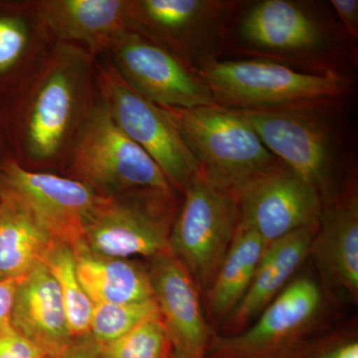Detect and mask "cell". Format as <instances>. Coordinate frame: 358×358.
<instances>
[{"label":"cell","mask_w":358,"mask_h":358,"mask_svg":"<svg viewBox=\"0 0 358 358\" xmlns=\"http://www.w3.org/2000/svg\"><path fill=\"white\" fill-rule=\"evenodd\" d=\"M89 71L88 54L78 47L54 51L33 92L9 109L13 150L36 162L61 154L79 122Z\"/></svg>","instance_id":"cell-1"},{"label":"cell","mask_w":358,"mask_h":358,"mask_svg":"<svg viewBox=\"0 0 358 358\" xmlns=\"http://www.w3.org/2000/svg\"><path fill=\"white\" fill-rule=\"evenodd\" d=\"M338 105L329 100L237 110L278 159L320 192L324 205L338 194L334 185L345 157Z\"/></svg>","instance_id":"cell-2"},{"label":"cell","mask_w":358,"mask_h":358,"mask_svg":"<svg viewBox=\"0 0 358 358\" xmlns=\"http://www.w3.org/2000/svg\"><path fill=\"white\" fill-rule=\"evenodd\" d=\"M219 106L235 110H268L320 101L341 100L350 81L341 72L324 74L264 60L218 59L196 71Z\"/></svg>","instance_id":"cell-3"},{"label":"cell","mask_w":358,"mask_h":358,"mask_svg":"<svg viewBox=\"0 0 358 358\" xmlns=\"http://www.w3.org/2000/svg\"><path fill=\"white\" fill-rule=\"evenodd\" d=\"M211 185L234 193L280 162L237 110L215 105L192 109L162 107Z\"/></svg>","instance_id":"cell-4"},{"label":"cell","mask_w":358,"mask_h":358,"mask_svg":"<svg viewBox=\"0 0 358 358\" xmlns=\"http://www.w3.org/2000/svg\"><path fill=\"white\" fill-rule=\"evenodd\" d=\"M234 28V46L245 53L305 65L317 74L338 72L334 68L331 27L306 3L256 2L239 16Z\"/></svg>","instance_id":"cell-5"},{"label":"cell","mask_w":358,"mask_h":358,"mask_svg":"<svg viewBox=\"0 0 358 358\" xmlns=\"http://www.w3.org/2000/svg\"><path fill=\"white\" fill-rule=\"evenodd\" d=\"M178 210L173 192L100 195L85 218L82 241L99 255L150 259L171 251L169 235Z\"/></svg>","instance_id":"cell-6"},{"label":"cell","mask_w":358,"mask_h":358,"mask_svg":"<svg viewBox=\"0 0 358 358\" xmlns=\"http://www.w3.org/2000/svg\"><path fill=\"white\" fill-rule=\"evenodd\" d=\"M326 301L310 275L296 278L264 308L252 326L235 334H212L205 358H289L322 324Z\"/></svg>","instance_id":"cell-7"},{"label":"cell","mask_w":358,"mask_h":358,"mask_svg":"<svg viewBox=\"0 0 358 358\" xmlns=\"http://www.w3.org/2000/svg\"><path fill=\"white\" fill-rule=\"evenodd\" d=\"M183 195L171 226L169 250L206 294L239 225V207L232 193L211 185L200 173Z\"/></svg>","instance_id":"cell-8"},{"label":"cell","mask_w":358,"mask_h":358,"mask_svg":"<svg viewBox=\"0 0 358 358\" xmlns=\"http://www.w3.org/2000/svg\"><path fill=\"white\" fill-rule=\"evenodd\" d=\"M73 169L78 180L102 196L140 189L173 192L155 160L119 128L100 100L78 134Z\"/></svg>","instance_id":"cell-9"},{"label":"cell","mask_w":358,"mask_h":358,"mask_svg":"<svg viewBox=\"0 0 358 358\" xmlns=\"http://www.w3.org/2000/svg\"><path fill=\"white\" fill-rule=\"evenodd\" d=\"M237 6L224 0H136L131 1V29L196 72L217 59Z\"/></svg>","instance_id":"cell-10"},{"label":"cell","mask_w":358,"mask_h":358,"mask_svg":"<svg viewBox=\"0 0 358 358\" xmlns=\"http://www.w3.org/2000/svg\"><path fill=\"white\" fill-rule=\"evenodd\" d=\"M99 100L119 128L159 166L173 186L183 192L200 173L199 162L166 110L133 88L107 64L96 75Z\"/></svg>","instance_id":"cell-11"},{"label":"cell","mask_w":358,"mask_h":358,"mask_svg":"<svg viewBox=\"0 0 358 358\" xmlns=\"http://www.w3.org/2000/svg\"><path fill=\"white\" fill-rule=\"evenodd\" d=\"M109 49L122 79L155 105L178 109L215 105L196 72L141 33L127 30Z\"/></svg>","instance_id":"cell-12"},{"label":"cell","mask_w":358,"mask_h":358,"mask_svg":"<svg viewBox=\"0 0 358 358\" xmlns=\"http://www.w3.org/2000/svg\"><path fill=\"white\" fill-rule=\"evenodd\" d=\"M240 222L266 244L294 231L319 226L324 209L320 192L280 160L234 193Z\"/></svg>","instance_id":"cell-13"},{"label":"cell","mask_w":358,"mask_h":358,"mask_svg":"<svg viewBox=\"0 0 358 358\" xmlns=\"http://www.w3.org/2000/svg\"><path fill=\"white\" fill-rule=\"evenodd\" d=\"M0 186L22 200L57 243L70 247L83 240L85 218L100 197L82 181L29 171L15 159L0 171Z\"/></svg>","instance_id":"cell-14"},{"label":"cell","mask_w":358,"mask_h":358,"mask_svg":"<svg viewBox=\"0 0 358 358\" xmlns=\"http://www.w3.org/2000/svg\"><path fill=\"white\" fill-rule=\"evenodd\" d=\"M148 260L154 300L173 352L180 358H205L214 331L192 275L171 251Z\"/></svg>","instance_id":"cell-15"},{"label":"cell","mask_w":358,"mask_h":358,"mask_svg":"<svg viewBox=\"0 0 358 358\" xmlns=\"http://www.w3.org/2000/svg\"><path fill=\"white\" fill-rule=\"evenodd\" d=\"M308 255L331 293L357 301L358 194L353 183L324 205Z\"/></svg>","instance_id":"cell-16"},{"label":"cell","mask_w":358,"mask_h":358,"mask_svg":"<svg viewBox=\"0 0 358 358\" xmlns=\"http://www.w3.org/2000/svg\"><path fill=\"white\" fill-rule=\"evenodd\" d=\"M10 322L45 358L55 357L74 339L58 282L43 262L18 282Z\"/></svg>","instance_id":"cell-17"},{"label":"cell","mask_w":358,"mask_h":358,"mask_svg":"<svg viewBox=\"0 0 358 358\" xmlns=\"http://www.w3.org/2000/svg\"><path fill=\"white\" fill-rule=\"evenodd\" d=\"M128 0H47L35 8L45 28L66 42H81L93 52L109 49L131 29Z\"/></svg>","instance_id":"cell-18"},{"label":"cell","mask_w":358,"mask_h":358,"mask_svg":"<svg viewBox=\"0 0 358 358\" xmlns=\"http://www.w3.org/2000/svg\"><path fill=\"white\" fill-rule=\"evenodd\" d=\"M317 228H303L267 245L248 291L229 317L222 322L225 336L243 331L286 288L289 280L310 253Z\"/></svg>","instance_id":"cell-19"},{"label":"cell","mask_w":358,"mask_h":358,"mask_svg":"<svg viewBox=\"0 0 358 358\" xmlns=\"http://www.w3.org/2000/svg\"><path fill=\"white\" fill-rule=\"evenodd\" d=\"M56 243L29 207L0 186V281L22 279Z\"/></svg>","instance_id":"cell-20"},{"label":"cell","mask_w":358,"mask_h":358,"mask_svg":"<svg viewBox=\"0 0 358 358\" xmlns=\"http://www.w3.org/2000/svg\"><path fill=\"white\" fill-rule=\"evenodd\" d=\"M78 278L93 303L154 300L148 266L131 259L99 255L83 241L72 247Z\"/></svg>","instance_id":"cell-21"},{"label":"cell","mask_w":358,"mask_h":358,"mask_svg":"<svg viewBox=\"0 0 358 358\" xmlns=\"http://www.w3.org/2000/svg\"><path fill=\"white\" fill-rule=\"evenodd\" d=\"M267 244L258 233L240 222L210 289L205 294L207 320L222 324L248 291Z\"/></svg>","instance_id":"cell-22"},{"label":"cell","mask_w":358,"mask_h":358,"mask_svg":"<svg viewBox=\"0 0 358 358\" xmlns=\"http://www.w3.org/2000/svg\"><path fill=\"white\" fill-rule=\"evenodd\" d=\"M29 6L0 1V103L10 109L25 87L32 49Z\"/></svg>","instance_id":"cell-23"},{"label":"cell","mask_w":358,"mask_h":358,"mask_svg":"<svg viewBox=\"0 0 358 358\" xmlns=\"http://www.w3.org/2000/svg\"><path fill=\"white\" fill-rule=\"evenodd\" d=\"M43 263L58 282L73 338L89 336L94 303L78 278L72 247L56 243Z\"/></svg>","instance_id":"cell-24"},{"label":"cell","mask_w":358,"mask_h":358,"mask_svg":"<svg viewBox=\"0 0 358 358\" xmlns=\"http://www.w3.org/2000/svg\"><path fill=\"white\" fill-rule=\"evenodd\" d=\"M159 315L155 300L141 303H94L90 334L101 348Z\"/></svg>","instance_id":"cell-25"},{"label":"cell","mask_w":358,"mask_h":358,"mask_svg":"<svg viewBox=\"0 0 358 358\" xmlns=\"http://www.w3.org/2000/svg\"><path fill=\"white\" fill-rule=\"evenodd\" d=\"M173 346L159 315L102 348V358H169Z\"/></svg>","instance_id":"cell-26"},{"label":"cell","mask_w":358,"mask_h":358,"mask_svg":"<svg viewBox=\"0 0 358 358\" xmlns=\"http://www.w3.org/2000/svg\"><path fill=\"white\" fill-rule=\"evenodd\" d=\"M289 358H358V341L345 333L329 334L308 341Z\"/></svg>","instance_id":"cell-27"},{"label":"cell","mask_w":358,"mask_h":358,"mask_svg":"<svg viewBox=\"0 0 358 358\" xmlns=\"http://www.w3.org/2000/svg\"><path fill=\"white\" fill-rule=\"evenodd\" d=\"M0 358H45L29 339L9 322L0 331Z\"/></svg>","instance_id":"cell-28"},{"label":"cell","mask_w":358,"mask_h":358,"mask_svg":"<svg viewBox=\"0 0 358 358\" xmlns=\"http://www.w3.org/2000/svg\"><path fill=\"white\" fill-rule=\"evenodd\" d=\"M331 3L341 20L345 37L355 42L358 38L357 0H331Z\"/></svg>","instance_id":"cell-29"},{"label":"cell","mask_w":358,"mask_h":358,"mask_svg":"<svg viewBox=\"0 0 358 358\" xmlns=\"http://www.w3.org/2000/svg\"><path fill=\"white\" fill-rule=\"evenodd\" d=\"M51 358H102V348L89 334L73 339L64 350Z\"/></svg>","instance_id":"cell-30"},{"label":"cell","mask_w":358,"mask_h":358,"mask_svg":"<svg viewBox=\"0 0 358 358\" xmlns=\"http://www.w3.org/2000/svg\"><path fill=\"white\" fill-rule=\"evenodd\" d=\"M11 159H14V157L10 113L8 108L0 103V171Z\"/></svg>","instance_id":"cell-31"},{"label":"cell","mask_w":358,"mask_h":358,"mask_svg":"<svg viewBox=\"0 0 358 358\" xmlns=\"http://www.w3.org/2000/svg\"><path fill=\"white\" fill-rule=\"evenodd\" d=\"M20 281V279L0 281V331L10 322L14 296Z\"/></svg>","instance_id":"cell-32"},{"label":"cell","mask_w":358,"mask_h":358,"mask_svg":"<svg viewBox=\"0 0 358 358\" xmlns=\"http://www.w3.org/2000/svg\"><path fill=\"white\" fill-rule=\"evenodd\" d=\"M169 358H180V357H178V355H176V353H174L173 352V353H171V357H169Z\"/></svg>","instance_id":"cell-33"}]
</instances>
